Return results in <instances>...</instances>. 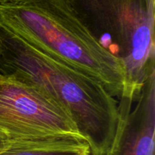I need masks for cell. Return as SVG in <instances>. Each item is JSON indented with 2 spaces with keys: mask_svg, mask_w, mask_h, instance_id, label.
I'll list each match as a JSON object with an SVG mask.
<instances>
[{
  "mask_svg": "<svg viewBox=\"0 0 155 155\" xmlns=\"http://www.w3.org/2000/svg\"><path fill=\"white\" fill-rule=\"evenodd\" d=\"M0 73L42 89L71 115L91 155H106L118 119V101L98 82L0 30Z\"/></svg>",
  "mask_w": 155,
  "mask_h": 155,
  "instance_id": "cell-1",
  "label": "cell"
},
{
  "mask_svg": "<svg viewBox=\"0 0 155 155\" xmlns=\"http://www.w3.org/2000/svg\"><path fill=\"white\" fill-rule=\"evenodd\" d=\"M0 30L94 79L114 98L122 95V64L92 37L63 0L0 4Z\"/></svg>",
  "mask_w": 155,
  "mask_h": 155,
  "instance_id": "cell-2",
  "label": "cell"
},
{
  "mask_svg": "<svg viewBox=\"0 0 155 155\" xmlns=\"http://www.w3.org/2000/svg\"><path fill=\"white\" fill-rule=\"evenodd\" d=\"M92 37L122 64V95L136 100L155 72V0H63Z\"/></svg>",
  "mask_w": 155,
  "mask_h": 155,
  "instance_id": "cell-3",
  "label": "cell"
},
{
  "mask_svg": "<svg viewBox=\"0 0 155 155\" xmlns=\"http://www.w3.org/2000/svg\"><path fill=\"white\" fill-rule=\"evenodd\" d=\"M85 139L68 112L42 89L0 73V136Z\"/></svg>",
  "mask_w": 155,
  "mask_h": 155,
  "instance_id": "cell-4",
  "label": "cell"
},
{
  "mask_svg": "<svg viewBox=\"0 0 155 155\" xmlns=\"http://www.w3.org/2000/svg\"><path fill=\"white\" fill-rule=\"evenodd\" d=\"M155 121L139 112L120 115L106 155H155Z\"/></svg>",
  "mask_w": 155,
  "mask_h": 155,
  "instance_id": "cell-5",
  "label": "cell"
},
{
  "mask_svg": "<svg viewBox=\"0 0 155 155\" xmlns=\"http://www.w3.org/2000/svg\"><path fill=\"white\" fill-rule=\"evenodd\" d=\"M85 139L74 136H46L6 139L0 155H88Z\"/></svg>",
  "mask_w": 155,
  "mask_h": 155,
  "instance_id": "cell-6",
  "label": "cell"
},
{
  "mask_svg": "<svg viewBox=\"0 0 155 155\" xmlns=\"http://www.w3.org/2000/svg\"><path fill=\"white\" fill-rule=\"evenodd\" d=\"M5 140H6V139H4L3 138H2L1 136H0V150H1L2 148L4 146L5 142Z\"/></svg>",
  "mask_w": 155,
  "mask_h": 155,
  "instance_id": "cell-7",
  "label": "cell"
},
{
  "mask_svg": "<svg viewBox=\"0 0 155 155\" xmlns=\"http://www.w3.org/2000/svg\"><path fill=\"white\" fill-rule=\"evenodd\" d=\"M10 1H12V0H0V4L8 2H10Z\"/></svg>",
  "mask_w": 155,
  "mask_h": 155,
  "instance_id": "cell-8",
  "label": "cell"
},
{
  "mask_svg": "<svg viewBox=\"0 0 155 155\" xmlns=\"http://www.w3.org/2000/svg\"><path fill=\"white\" fill-rule=\"evenodd\" d=\"M1 51H2V50H1V44H0V57H1Z\"/></svg>",
  "mask_w": 155,
  "mask_h": 155,
  "instance_id": "cell-9",
  "label": "cell"
},
{
  "mask_svg": "<svg viewBox=\"0 0 155 155\" xmlns=\"http://www.w3.org/2000/svg\"><path fill=\"white\" fill-rule=\"evenodd\" d=\"M88 155H91V154H88Z\"/></svg>",
  "mask_w": 155,
  "mask_h": 155,
  "instance_id": "cell-10",
  "label": "cell"
}]
</instances>
